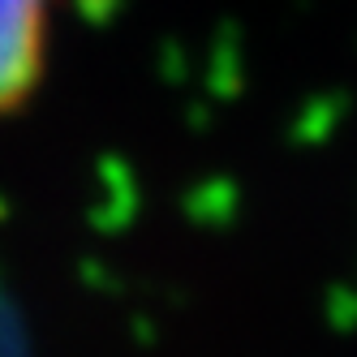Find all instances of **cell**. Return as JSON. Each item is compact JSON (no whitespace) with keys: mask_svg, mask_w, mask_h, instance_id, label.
<instances>
[{"mask_svg":"<svg viewBox=\"0 0 357 357\" xmlns=\"http://www.w3.org/2000/svg\"><path fill=\"white\" fill-rule=\"evenodd\" d=\"M56 0H0V121L26 112L47 78Z\"/></svg>","mask_w":357,"mask_h":357,"instance_id":"6da1fadb","label":"cell"}]
</instances>
